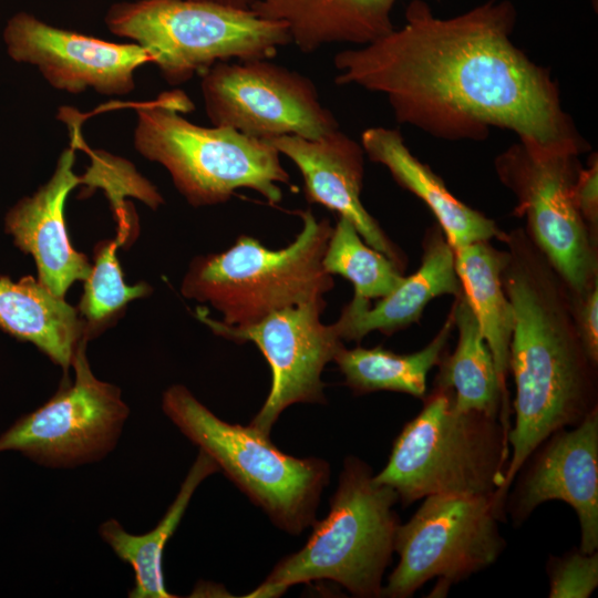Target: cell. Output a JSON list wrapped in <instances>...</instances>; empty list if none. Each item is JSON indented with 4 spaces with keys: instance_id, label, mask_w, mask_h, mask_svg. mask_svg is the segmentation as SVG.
<instances>
[{
    "instance_id": "obj_28",
    "label": "cell",
    "mask_w": 598,
    "mask_h": 598,
    "mask_svg": "<svg viewBox=\"0 0 598 598\" xmlns=\"http://www.w3.org/2000/svg\"><path fill=\"white\" fill-rule=\"evenodd\" d=\"M549 598H588L598 586V553L579 548L550 557L547 564Z\"/></svg>"
},
{
    "instance_id": "obj_18",
    "label": "cell",
    "mask_w": 598,
    "mask_h": 598,
    "mask_svg": "<svg viewBox=\"0 0 598 598\" xmlns=\"http://www.w3.org/2000/svg\"><path fill=\"white\" fill-rule=\"evenodd\" d=\"M462 286L455 270L454 249L435 224L423 239L419 269L373 307L370 301L352 297L332 323L341 340H361L371 331L392 333L417 322L427 303L436 297H456Z\"/></svg>"
},
{
    "instance_id": "obj_27",
    "label": "cell",
    "mask_w": 598,
    "mask_h": 598,
    "mask_svg": "<svg viewBox=\"0 0 598 598\" xmlns=\"http://www.w3.org/2000/svg\"><path fill=\"white\" fill-rule=\"evenodd\" d=\"M117 236L114 240H102L94 248V264L84 282L78 311L86 330L92 336L95 329L110 321L131 301L152 292L146 282L126 285L116 250L124 244Z\"/></svg>"
},
{
    "instance_id": "obj_7",
    "label": "cell",
    "mask_w": 598,
    "mask_h": 598,
    "mask_svg": "<svg viewBox=\"0 0 598 598\" xmlns=\"http://www.w3.org/2000/svg\"><path fill=\"white\" fill-rule=\"evenodd\" d=\"M110 31L148 52L171 84L237 58L268 60L290 41L287 27L212 0H140L113 6Z\"/></svg>"
},
{
    "instance_id": "obj_2",
    "label": "cell",
    "mask_w": 598,
    "mask_h": 598,
    "mask_svg": "<svg viewBox=\"0 0 598 598\" xmlns=\"http://www.w3.org/2000/svg\"><path fill=\"white\" fill-rule=\"evenodd\" d=\"M502 285L514 313L509 371L516 396L508 432L512 456L493 499L498 511L516 475L551 434L579 424L597 409V364L588 357L574 316L573 293L525 228L506 233Z\"/></svg>"
},
{
    "instance_id": "obj_10",
    "label": "cell",
    "mask_w": 598,
    "mask_h": 598,
    "mask_svg": "<svg viewBox=\"0 0 598 598\" xmlns=\"http://www.w3.org/2000/svg\"><path fill=\"white\" fill-rule=\"evenodd\" d=\"M577 153L537 150L516 143L495 158V171L516 197L514 215L564 279L574 297L598 283V237L574 199L581 165Z\"/></svg>"
},
{
    "instance_id": "obj_24",
    "label": "cell",
    "mask_w": 598,
    "mask_h": 598,
    "mask_svg": "<svg viewBox=\"0 0 598 598\" xmlns=\"http://www.w3.org/2000/svg\"><path fill=\"white\" fill-rule=\"evenodd\" d=\"M218 471L217 464L199 451L194 464L181 485L174 502L155 528L143 535L127 533L114 518L99 527L101 538L115 555L134 571V585L130 598H174L165 586L163 554L168 539L178 527L189 501L199 484Z\"/></svg>"
},
{
    "instance_id": "obj_29",
    "label": "cell",
    "mask_w": 598,
    "mask_h": 598,
    "mask_svg": "<svg viewBox=\"0 0 598 598\" xmlns=\"http://www.w3.org/2000/svg\"><path fill=\"white\" fill-rule=\"evenodd\" d=\"M574 316L582 346L590 360L598 364V283L574 297Z\"/></svg>"
},
{
    "instance_id": "obj_26",
    "label": "cell",
    "mask_w": 598,
    "mask_h": 598,
    "mask_svg": "<svg viewBox=\"0 0 598 598\" xmlns=\"http://www.w3.org/2000/svg\"><path fill=\"white\" fill-rule=\"evenodd\" d=\"M322 266L329 275L349 280L353 285V297L367 301L385 297L404 279L399 267L369 246L344 217L332 228Z\"/></svg>"
},
{
    "instance_id": "obj_30",
    "label": "cell",
    "mask_w": 598,
    "mask_h": 598,
    "mask_svg": "<svg viewBox=\"0 0 598 598\" xmlns=\"http://www.w3.org/2000/svg\"><path fill=\"white\" fill-rule=\"evenodd\" d=\"M574 199L582 219L598 237V159L591 156L587 168L579 171L574 185Z\"/></svg>"
},
{
    "instance_id": "obj_12",
    "label": "cell",
    "mask_w": 598,
    "mask_h": 598,
    "mask_svg": "<svg viewBox=\"0 0 598 598\" xmlns=\"http://www.w3.org/2000/svg\"><path fill=\"white\" fill-rule=\"evenodd\" d=\"M205 109L215 126L259 140H315L339 128L312 81L268 60L218 62L202 74Z\"/></svg>"
},
{
    "instance_id": "obj_19",
    "label": "cell",
    "mask_w": 598,
    "mask_h": 598,
    "mask_svg": "<svg viewBox=\"0 0 598 598\" xmlns=\"http://www.w3.org/2000/svg\"><path fill=\"white\" fill-rule=\"evenodd\" d=\"M368 157L385 166L394 181L432 210L455 250L478 240H502L505 231L478 210L457 199L433 171L406 147L398 130L371 127L361 136Z\"/></svg>"
},
{
    "instance_id": "obj_3",
    "label": "cell",
    "mask_w": 598,
    "mask_h": 598,
    "mask_svg": "<svg viewBox=\"0 0 598 598\" xmlns=\"http://www.w3.org/2000/svg\"><path fill=\"white\" fill-rule=\"evenodd\" d=\"M192 110V101L182 91L138 103L136 151L164 166L193 206L225 203L238 188L259 193L270 205L280 203L278 184L289 185L290 177L277 148L234 128L199 126L179 115Z\"/></svg>"
},
{
    "instance_id": "obj_16",
    "label": "cell",
    "mask_w": 598,
    "mask_h": 598,
    "mask_svg": "<svg viewBox=\"0 0 598 598\" xmlns=\"http://www.w3.org/2000/svg\"><path fill=\"white\" fill-rule=\"evenodd\" d=\"M300 171L308 203L319 204L349 219L363 240L404 272L406 258L362 205V146L339 128L319 138L282 135L267 140Z\"/></svg>"
},
{
    "instance_id": "obj_6",
    "label": "cell",
    "mask_w": 598,
    "mask_h": 598,
    "mask_svg": "<svg viewBox=\"0 0 598 598\" xmlns=\"http://www.w3.org/2000/svg\"><path fill=\"white\" fill-rule=\"evenodd\" d=\"M302 228L286 247L272 250L239 236L227 250L197 256L183 278L184 297L208 302L226 324L245 327L286 308L324 299L333 278L322 266L332 227L310 209L299 213Z\"/></svg>"
},
{
    "instance_id": "obj_20",
    "label": "cell",
    "mask_w": 598,
    "mask_h": 598,
    "mask_svg": "<svg viewBox=\"0 0 598 598\" xmlns=\"http://www.w3.org/2000/svg\"><path fill=\"white\" fill-rule=\"evenodd\" d=\"M398 0H255L258 17L283 23L290 41L310 53L330 43L369 44L394 30Z\"/></svg>"
},
{
    "instance_id": "obj_15",
    "label": "cell",
    "mask_w": 598,
    "mask_h": 598,
    "mask_svg": "<svg viewBox=\"0 0 598 598\" xmlns=\"http://www.w3.org/2000/svg\"><path fill=\"white\" fill-rule=\"evenodd\" d=\"M508 499V513L522 524L540 505L561 501L580 525L579 549H598V408L579 424L545 440L527 458ZM507 502V501H506Z\"/></svg>"
},
{
    "instance_id": "obj_9",
    "label": "cell",
    "mask_w": 598,
    "mask_h": 598,
    "mask_svg": "<svg viewBox=\"0 0 598 598\" xmlns=\"http://www.w3.org/2000/svg\"><path fill=\"white\" fill-rule=\"evenodd\" d=\"M493 496L445 493L424 497L399 524L394 551L399 563L381 597L408 598L437 578L440 594L493 565L505 548Z\"/></svg>"
},
{
    "instance_id": "obj_22",
    "label": "cell",
    "mask_w": 598,
    "mask_h": 598,
    "mask_svg": "<svg viewBox=\"0 0 598 598\" xmlns=\"http://www.w3.org/2000/svg\"><path fill=\"white\" fill-rule=\"evenodd\" d=\"M454 298L451 310L458 331L457 344L451 355L440 361L435 384L453 391L458 409L497 417L508 440L511 406L493 355L463 290Z\"/></svg>"
},
{
    "instance_id": "obj_1",
    "label": "cell",
    "mask_w": 598,
    "mask_h": 598,
    "mask_svg": "<svg viewBox=\"0 0 598 598\" xmlns=\"http://www.w3.org/2000/svg\"><path fill=\"white\" fill-rule=\"evenodd\" d=\"M515 22L508 0L447 19L412 0L401 29L334 56V81L384 94L399 123L439 138L483 140L499 127L530 148L585 152L548 70L512 42Z\"/></svg>"
},
{
    "instance_id": "obj_25",
    "label": "cell",
    "mask_w": 598,
    "mask_h": 598,
    "mask_svg": "<svg viewBox=\"0 0 598 598\" xmlns=\"http://www.w3.org/2000/svg\"><path fill=\"white\" fill-rule=\"evenodd\" d=\"M454 329L451 310L435 337L419 351L395 353L382 347L348 349L342 346L333 361L346 385L355 394L392 391L424 399L427 374L442 360Z\"/></svg>"
},
{
    "instance_id": "obj_21",
    "label": "cell",
    "mask_w": 598,
    "mask_h": 598,
    "mask_svg": "<svg viewBox=\"0 0 598 598\" xmlns=\"http://www.w3.org/2000/svg\"><path fill=\"white\" fill-rule=\"evenodd\" d=\"M0 328L34 344L66 374L79 342L91 338L78 309L32 276L0 277Z\"/></svg>"
},
{
    "instance_id": "obj_23",
    "label": "cell",
    "mask_w": 598,
    "mask_h": 598,
    "mask_svg": "<svg viewBox=\"0 0 598 598\" xmlns=\"http://www.w3.org/2000/svg\"><path fill=\"white\" fill-rule=\"evenodd\" d=\"M454 254L462 290L491 350L504 395L509 401L506 381L514 313L502 285L507 251L495 248L489 240H478L455 249Z\"/></svg>"
},
{
    "instance_id": "obj_13",
    "label": "cell",
    "mask_w": 598,
    "mask_h": 598,
    "mask_svg": "<svg viewBox=\"0 0 598 598\" xmlns=\"http://www.w3.org/2000/svg\"><path fill=\"white\" fill-rule=\"evenodd\" d=\"M324 299L275 311L245 327H235L207 316L196 317L215 334L235 342L255 343L271 370L269 394L249 425L269 436L281 412L295 403H324L321 373L343 346L333 324H323Z\"/></svg>"
},
{
    "instance_id": "obj_8",
    "label": "cell",
    "mask_w": 598,
    "mask_h": 598,
    "mask_svg": "<svg viewBox=\"0 0 598 598\" xmlns=\"http://www.w3.org/2000/svg\"><path fill=\"white\" fill-rule=\"evenodd\" d=\"M162 409L278 528L297 535L315 523L330 477L324 460L283 453L250 425L219 419L182 384L164 391Z\"/></svg>"
},
{
    "instance_id": "obj_31",
    "label": "cell",
    "mask_w": 598,
    "mask_h": 598,
    "mask_svg": "<svg viewBox=\"0 0 598 598\" xmlns=\"http://www.w3.org/2000/svg\"><path fill=\"white\" fill-rule=\"evenodd\" d=\"M254 1L255 0H219L218 2L235 6V7H240V8H247V7H245V3H246V6H247V3H249V8H250V6H251V3Z\"/></svg>"
},
{
    "instance_id": "obj_14",
    "label": "cell",
    "mask_w": 598,
    "mask_h": 598,
    "mask_svg": "<svg viewBox=\"0 0 598 598\" xmlns=\"http://www.w3.org/2000/svg\"><path fill=\"white\" fill-rule=\"evenodd\" d=\"M11 59L35 65L53 87L80 94L89 89L123 95L134 87V72L152 62L136 43H113L60 29L31 14H16L3 31Z\"/></svg>"
},
{
    "instance_id": "obj_4",
    "label": "cell",
    "mask_w": 598,
    "mask_h": 598,
    "mask_svg": "<svg viewBox=\"0 0 598 598\" xmlns=\"http://www.w3.org/2000/svg\"><path fill=\"white\" fill-rule=\"evenodd\" d=\"M398 501L394 489L378 483L364 461L347 457L328 516L315 520L306 545L280 559L246 597H279L291 586L321 579L357 597H381L400 524L393 509Z\"/></svg>"
},
{
    "instance_id": "obj_17",
    "label": "cell",
    "mask_w": 598,
    "mask_h": 598,
    "mask_svg": "<svg viewBox=\"0 0 598 598\" xmlns=\"http://www.w3.org/2000/svg\"><path fill=\"white\" fill-rule=\"evenodd\" d=\"M75 150L73 142L60 154L49 181L20 199L4 218V229L14 245L34 259L38 280L62 298L72 283L87 278L92 267L87 257L72 247L64 219L66 198L82 184L73 169Z\"/></svg>"
},
{
    "instance_id": "obj_5",
    "label": "cell",
    "mask_w": 598,
    "mask_h": 598,
    "mask_svg": "<svg viewBox=\"0 0 598 598\" xmlns=\"http://www.w3.org/2000/svg\"><path fill=\"white\" fill-rule=\"evenodd\" d=\"M509 460L497 417L456 406L450 388L434 384L422 410L401 430L386 465L374 475L403 506L429 495L494 496Z\"/></svg>"
},
{
    "instance_id": "obj_11",
    "label": "cell",
    "mask_w": 598,
    "mask_h": 598,
    "mask_svg": "<svg viewBox=\"0 0 598 598\" xmlns=\"http://www.w3.org/2000/svg\"><path fill=\"white\" fill-rule=\"evenodd\" d=\"M85 336L72 367L74 380L44 404L19 417L0 435V452L16 451L50 468H73L104 458L113 451L130 409L116 385L91 370Z\"/></svg>"
}]
</instances>
